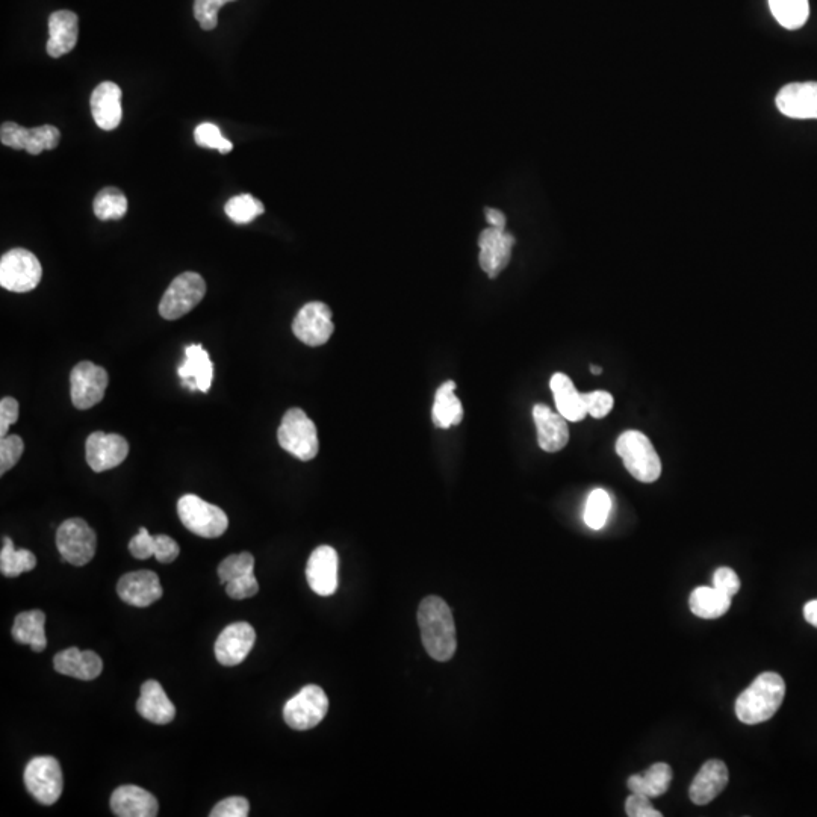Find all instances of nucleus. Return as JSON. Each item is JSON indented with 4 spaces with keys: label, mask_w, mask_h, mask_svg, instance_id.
I'll use <instances>...</instances> for the list:
<instances>
[{
    "label": "nucleus",
    "mask_w": 817,
    "mask_h": 817,
    "mask_svg": "<svg viewBox=\"0 0 817 817\" xmlns=\"http://www.w3.org/2000/svg\"><path fill=\"white\" fill-rule=\"evenodd\" d=\"M424 648L432 659L448 662L456 654V625L453 613L442 598H424L418 609Z\"/></svg>",
    "instance_id": "f257e3e1"
},
{
    "label": "nucleus",
    "mask_w": 817,
    "mask_h": 817,
    "mask_svg": "<svg viewBox=\"0 0 817 817\" xmlns=\"http://www.w3.org/2000/svg\"><path fill=\"white\" fill-rule=\"evenodd\" d=\"M786 683L777 672L758 675L736 701V715L746 725L769 721L783 704Z\"/></svg>",
    "instance_id": "f03ea898"
},
{
    "label": "nucleus",
    "mask_w": 817,
    "mask_h": 817,
    "mask_svg": "<svg viewBox=\"0 0 817 817\" xmlns=\"http://www.w3.org/2000/svg\"><path fill=\"white\" fill-rule=\"evenodd\" d=\"M616 453L621 456L628 473L642 483H653L662 474V462L653 442L642 432L627 430L616 441Z\"/></svg>",
    "instance_id": "7ed1b4c3"
},
{
    "label": "nucleus",
    "mask_w": 817,
    "mask_h": 817,
    "mask_svg": "<svg viewBox=\"0 0 817 817\" xmlns=\"http://www.w3.org/2000/svg\"><path fill=\"white\" fill-rule=\"evenodd\" d=\"M277 441L283 450L303 462L315 459L320 450L317 426L300 407H293L283 415Z\"/></svg>",
    "instance_id": "20e7f679"
},
{
    "label": "nucleus",
    "mask_w": 817,
    "mask_h": 817,
    "mask_svg": "<svg viewBox=\"0 0 817 817\" xmlns=\"http://www.w3.org/2000/svg\"><path fill=\"white\" fill-rule=\"evenodd\" d=\"M178 513L182 524L200 538H220L229 527V518L224 510L215 504L206 503L197 495H184L179 500Z\"/></svg>",
    "instance_id": "39448f33"
},
{
    "label": "nucleus",
    "mask_w": 817,
    "mask_h": 817,
    "mask_svg": "<svg viewBox=\"0 0 817 817\" xmlns=\"http://www.w3.org/2000/svg\"><path fill=\"white\" fill-rule=\"evenodd\" d=\"M206 294V283L200 274L187 271L171 282L159 303L164 320H178L193 311Z\"/></svg>",
    "instance_id": "423d86ee"
},
{
    "label": "nucleus",
    "mask_w": 817,
    "mask_h": 817,
    "mask_svg": "<svg viewBox=\"0 0 817 817\" xmlns=\"http://www.w3.org/2000/svg\"><path fill=\"white\" fill-rule=\"evenodd\" d=\"M329 712V698L320 686L309 684L283 707V719L297 731L317 727Z\"/></svg>",
    "instance_id": "0eeeda50"
},
{
    "label": "nucleus",
    "mask_w": 817,
    "mask_h": 817,
    "mask_svg": "<svg viewBox=\"0 0 817 817\" xmlns=\"http://www.w3.org/2000/svg\"><path fill=\"white\" fill-rule=\"evenodd\" d=\"M56 547L64 562L73 566L87 565L96 554V533L82 518L67 519L56 530Z\"/></svg>",
    "instance_id": "6e6552de"
},
{
    "label": "nucleus",
    "mask_w": 817,
    "mask_h": 817,
    "mask_svg": "<svg viewBox=\"0 0 817 817\" xmlns=\"http://www.w3.org/2000/svg\"><path fill=\"white\" fill-rule=\"evenodd\" d=\"M43 268L34 253L13 249L0 259V285L11 293H29L37 288Z\"/></svg>",
    "instance_id": "1a4fd4ad"
},
{
    "label": "nucleus",
    "mask_w": 817,
    "mask_h": 817,
    "mask_svg": "<svg viewBox=\"0 0 817 817\" xmlns=\"http://www.w3.org/2000/svg\"><path fill=\"white\" fill-rule=\"evenodd\" d=\"M25 786L40 804L53 805L63 795L64 778L53 757H35L25 769Z\"/></svg>",
    "instance_id": "9d476101"
},
{
    "label": "nucleus",
    "mask_w": 817,
    "mask_h": 817,
    "mask_svg": "<svg viewBox=\"0 0 817 817\" xmlns=\"http://www.w3.org/2000/svg\"><path fill=\"white\" fill-rule=\"evenodd\" d=\"M109 377L105 368L90 361L79 362L70 373V395L79 411H87L105 397Z\"/></svg>",
    "instance_id": "9b49d317"
},
{
    "label": "nucleus",
    "mask_w": 817,
    "mask_h": 817,
    "mask_svg": "<svg viewBox=\"0 0 817 817\" xmlns=\"http://www.w3.org/2000/svg\"><path fill=\"white\" fill-rule=\"evenodd\" d=\"M61 132L55 126L44 125L26 129L17 123L7 122L0 129V141L14 150H26L29 155H40L44 150L58 147Z\"/></svg>",
    "instance_id": "f8f14e48"
},
{
    "label": "nucleus",
    "mask_w": 817,
    "mask_h": 817,
    "mask_svg": "<svg viewBox=\"0 0 817 817\" xmlns=\"http://www.w3.org/2000/svg\"><path fill=\"white\" fill-rule=\"evenodd\" d=\"M293 332L297 339L309 347L326 344L335 332L329 306L321 302H311L303 306L294 318Z\"/></svg>",
    "instance_id": "ddd939ff"
},
{
    "label": "nucleus",
    "mask_w": 817,
    "mask_h": 817,
    "mask_svg": "<svg viewBox=\"0 0 817 817\" xmlns=\"http://www.w3.org/2000/svg\"><path fill=\"white\" fill-rule=\"evenodd\" d=\"M87 463L94 473L112 470L122 465L129 454V444L122 435L117 433L94 432L88 436Z\"/></svg>",
    "instance_id": "4468645a"
},
{
    "label": "nucleus",
    "mask_w": 817,
    "mask_h": 817,
    "mask_svg": "<svg viewBox=\"0 0 817 817\" xmlns=\"http://www.w3.org/2000/svg\"><path fill=\"white\" fill-rule=\"evenodd\" d=\"M256 642L255 628L249 622H235L224 628L215 642V657L223 666H237L246 660Z\"/></svg>",
    "instance_id": "2eb2a0df"
},
{
    "label": "nucleus",
    "mask_w": 817,
    "mask_h": 817,
    "mask_svg": "<svg viewBox=\"0 0 817 817\" xmlns=\"http://www.w3.org/2000/svg\"><path fill=\"white\" fill-rule=\"evenodd\" d=\"M515 238L506 230L488 227L479 237L480 267L491 279L500 276L501 271L509 265Z\"/></svg>",
    "instance_id": "dca6fc26"
},
{
    "label": "nucleus",
    "mask_w": 817,
    "mask_h": 817,
    "mask_svg": "<svg viewBox=\"0 0 817 817\" xmlns=\"http://www.w3.org/2000/svg\"><path fill=\"white\" fill-rule=\"evenodd\" d=\"M306 578L312 591L330 597L338 589V553L329 545H321L311 554L306 566Z\"/></svg>",
    "instance_id": "f3484780"
},
{
    "label": "nucleus",
    "mask_w": 817,
    "mask_h": 817,
    "mask_svg": "<svg viewBox=\"0 0 817 817\" xmlns=\"http://www.w3.org/2000/svg\"><path fill=\"white\" fill-rule=\"evenodd\" d=\"M777 106L790 119L817 120V82L786 85L778 93Z\"/></svg>",
    "instance_id": "a211bd4d"
},
{
    "label": "nucleus",
    "mask_w": 817,
    "mask_h": 817,
    "mask_svg": "<svg viewBox=\"0 0 817 817\" xmlns=\"http://www.w3.org/2000/svg\"><path fill=\"white\" fill-rule=\"evenodd\" d=\"M117 594L129 606L149 607L161 600V581L153 571L129 572L120 578Z\"/></svg>",
    "instance_id": "6ab92c4d"
},
{
    "label": "nucleus",
    "mask_w": 817,
    "mask_h": 817,
    "mask_svg": "<svg viewBox=\"0 0 817 817\" xmlns=\"http://www.w3.org/2000/svg\"><path fill=\"white\" fill-rule=\"evenodd\" d=\"M91 114L103 131L119 128L123 119L122 90L114 82H102L91 94Z\"/></svg>",
    "instance_id": "aec40b11"
},
{
    "label": "nucleus",
    "mask_w": 817,
    "mask_h": 817,
    "mask_svg": "<svg viewBox=\"0 0 817 817\" xmlns=\"http://www.w3.org/2000/svg\"><path fill=\"white\" fill-rule=\"evenodd\" d=\"M538 444L547 453L563 450L569 442L568 420L559 412L551 411L547 404H536L533 407Z\"/></svg>",
    "instance_id": "412c9836"
},
{
    "label": "nucleus",
    "mask_w": 817,
    "mask_h": 817,
    "mask_svg": "<svg viewBox=\"0 0 817 817\" xmlns=\"http://www.w3.org/2000/svg\"><path fill=\"white\" fill-rule=\"evenodd\" d=\"M185 362L178 368L182 385L190 391L208 392L214 380V364L209 353L200 344L185 348Z\"/></svg>",
    "instance_id": "4be33fe9"
},
{
    "label": "nucleus",
    "mask_w": 817,
    "mask_h": 817,
    "mask_svg": "<svg viewBox=\"0 0 817 817\" xmlns=\"http://www.w3.org/2000/svg\"><path fill=\"white\" fill-rule=\"evenodd\" d=\"M728 768L721 760H709L703 768L699 769L690 786L689 795L693 804H710L713 799L718 798L725 787L728 786Z\"/></svg>",
    "instance_id": "5701e85b"
},
{
    "label": "nucleus",
    "mask_w": 817,
    "mask_h": 817,
    "mask_svg": "<svg viewBox=\"0 0 817 817\" xmlns=\"http://www.w3.org/2000/svg\"><path fill=\"white\" fill-rule=\"evenodd\" d=\"M111 810L119 817H155L159 805L155 796L138 786H122L111 796Z\"/></svg>",
    "instance_id": "b1692460"
},
{
    "label": "nucleus",
    "mask_w": 817,
    "mask_h": 817,
    "mask_svg": "<svg viewBox=\"0 0 817 817\" xmlns=\"http://www.w3.org/2000/svg\"><path fill=\"white\" fill-rule=\"evenodd\" d=\"M49 35L46 47L49 56L61 58L72 52L78 43V16L69 10L56 11L49 17Z\"/></svg>",
    "instance_id": "393cba45"
},
{
    "label": "nucleus",
    "mask_w": 817,
    "mask_h": 817,
    "mask_svg": "<svg viewBox=\"0 0 817 817\" xmlns=\"http://www.w3.org/2000/svg\"><path fill=\"white\" fill-rule=\"evenodd\" d=\"M55 671L78 680H96L103 671V662L94 651H81L79 648H67L56 654L53 659Z\"/></svg>",
    "instance_id": "a878e982"
},
{
    "label": "nucleus",
    "mask_w": 817,
    "mask_h": 817,
    "mask_svg": "<svg viewBox=\"0 0 817 817\" xmlns=\"http://www.w3.org/2000/svg\"><path fill=\"white\" fill-rule=\"evenodd\" d=\"M137 710L144 719L156 725H167L176 716V707L171 703L161 684L155 680L146 681L141 686Z\"/></svg>",
    "instance_id": "bb28decb"
},
{
    "label": "nucleus",
    "mask_w": 817,
    "mask_h": 817,
    "mask_svg": "<svg viewBox=\"0 0 817 817\" xmlns=\"http://www.w3.org/2000/svg\"><path fill=\"white\" fill-rule=\"evenodd\" d=\"M551 391L556 401L557 412L572 423L583 421L588 415L585 394L577 391L572 380L566 374L556 373L551 377Z\"/></svg>",
    "instance_id": "cd10ccee"
},
{
    "label": "nucleus",
    "mask_w": 817,
    "mask_h": 817,
    "mask_svg": "<svg viewBox=\"0 0 817 817\" xmlns=\"http://www.w3.org/2000/svg\"><path fill=\"white\" fill-rule=\"evenodd\" d=\"M457 385L453 380L442 383L435 395L433 403L432 418L433 423L439 429H450L459 426L463 420V407L459 398L456 397Z\"/></svg>",
    "instance_id": "c85d7f7f"
},
{
    "label": "nucleus",
    "mask_w": 817,
    "mask_h": 817,
    "mask_svg": "<svg viewBox=\"0 0 817 817\" xmlns=\"http://www.w3.org/2000/svg\"><path fill=\"white\" fill-rule=\"evenodd\" d=\"M44 622L46 615L41 610L19 613L13 625L14 640L17 644L29 645L34 653H41L47 647Z\"/></svg>",
    "instance_id": "c756f323"
},
{
    "label": "nucleus",
    "mask_w": 817,
    "mask_h": 817,
    "mask_svg": "<svg viewBox=\"0 0 817 817\" xmlns=\"http://www.w3.org/2000/svg\"><path fill=\"white\" fill-rule=\"evenodd\" d=\"M672 769L666 763H656L648 768L644 774L633 775L628 778V789L631 793L648 796V798H659L665 795L671 786Z\"/></svg>",
    "instance_id": "7c9ffc66"
},
{
    "label": "nucleus",
    "mask_w": 817,
    "mask_h": 817,
    "mask_svg": "<svg viewBox=\"0 0 817 817\" xmlns=\"http://www.w3.org/2000/svg\"><path fill=\"white\" fill-rule=\"evenodd\" d=\"M693 615L703 619H718L730 610L731 598L716 588H696L689 598Z\"/></svg>",
    "instance_id": "2f4dec72"
},
{
    "label": "nucleus",
    "mask_w": 817,
    "mask_h": 817,
    "mask_svg": "<svg viewBox=\"0 0 817 817\" xmlns=\"http://www.w3.org/2000/svg\"><path fill=\"white\" fill-rule=\"evenodd\" d=\"M772 16L789 31L802 28L810 16L808 0H769Z\"/></svg>",
    "instance_id": "473e14b6"
},
{
    "label": "nucleus",
    "mask_w": 817,
    "mask_h": 817,
    "mask_svg": "<svg viewBox=\"0 0 817 817\" xmlns=\"http://www.w3.org/2000/svg\"><path fill=\"white\" fill-rule=\"evenodd\" d=\"M37 566V557L29 550H16L11 538H4L0 551V572L8 578L19 577L23 572H31Z\"/></svg>",
    "instance_id": "72a5a7b5"
},
{
    "label": "nucleus",
    "mask_w": 817,
    "mask_h": 817,
    "mask_svg": "<svg viewBox=\"0 0 817 817\" xmlns=\"http://www.w3.org/2000/svg\"><path fill=\"white\" fill-rule=\"evenodd\" d=\"M94 214L99 220H122L128 212L129 203L123 191L115 187H106L97 193L93 203Z\"/></svg>",
    "instance_id": "f704fd0d"
},
{
    "label": "nucleus",
    "mask_w": 817,
    "mask_h": 817,
    "mask_svg": "<svg viewBox=\"0 0 817 817\" xmlns=\"http://www.w3.org/2000/svg\"><path fill=\"white\" fill-rule=\"evenodd\" d=\"M265 208L261 200L255 199L252 194H240L232 197L224 206L227 217L237 224L252 223L259 215L264 214Z\"/></svg>",
    "instance_id": "c9c22d12"
},
{
    "label": "nucleus",
    "mask_w": 817,
    "mask_h": 817,
    "mask_svg": "<svg viewBox=\"0 0 817 817\" xmlns=\"http://www.w3.org/2000/svg\"><path fill=\"white\" fill-rule=\"evenodd\" d=\"M612 509V500L604 489H595L589 495L585 509V522L592 530H601L606 525Z\"/></svg>",
    "instance_id": "e433bc0d"
},
{
    "label": "nucleus",
    "mask_w": 817,
    "mask_h": 817,
    "mask_svg": "<svg viewBox=\"0 0 817 817\" xmlns=\"http://www.w3.org/2000/svg\"><path fill=\"white\" fill-rule=\"evenodd\" d=\"M250 572H255V557L250 553L232 554L218 566V577L223 585Z\"/></svg>",
    "instance_id": "4c0bfd02"
},
{
    "label": "nucleus",
    "mask_w": 817,
    "mask_h": 817,
    "mask_svg": "<svg viewBox=\"0 0 817 817\" xmlns=\"http://www.w3.org/2000/svg\"><path fill=\"white\" fill-rule=\"evenodd\" d=\"M194 140H196L197 146L203 147V149L218 150L223 155L232 152L233 149V144L226 140L221 135L220 128L212 125V123H202V125L197 126L196 131H194Z\"/></svg>",
    "instance_id": "58836bf2"
},
{
    "label": "nucleus",
    "mask_w": 817,
    "mask_h": 817,
    "mask_svg": "<svg viewBox=\"0 0 817 817\" xmlns=\"http://www.w3.org/2000/svg\"><path fill=\"white\" fill-rule=\"evenodd\" d=\"M23 450H25V444L20 436L8 435L2 438L0 441V474L2 476L13 470L22 457Z\"/></svg>",
    "instance_id": "ea45409f"
},
{
    "label": "nucleus",
    "mask_w": 817,
    "mask_h": 817,
    "mask_svg": "<svg viewBox=\"0 0 817 817\" xmlns=\"http://www.w3.org/2000/svg\"><path fill=\"white\" fill-rule=\"evenodd\" d=\"M229 2H235V0H196L194 17L205 31H212L218 25V11Z\"/></svg>",
    "instance_id": "a19ab883"
},
{
    "label": "nucleus",
    "mask_w": 817,
    "mask_h": 817,
    "mask_svg": "<svg viewBox=\"0 0 817 817\" xmlns=\"http://www.w3.org/2000/svg\"><path fill=\"white\" fill-rule=\"evenodd\" d=\"M259 591V583L256 580L255 572L235 578L226 585V592L233 600H246L255 597Z\"/></svg>",
    "instance_id": "79ce46f5"
},
{
    "label": "nucleus",
    "mask_w": 817,
    "mask_h": 817,
    "mask_svg": "<svg viewBox=\"0 0 817 817\" xmlns=\"http://www.w3.org/2000/svg\"><path fill=\"white\" fill-rule=\"evenodd\" d=\"M250 813V804L243 796H232L218 802L211 811V817H247Z\"/></svg>",
    "instance_id": "37998d69"
},
{
    "label": "nucleus",
    "mask_w": 817,
    "mask_h": 817,
    "mask_svg": "<svg viewBox=\"0 0 817 817\" xmlns=\"http://www.w3.org/2000/svg\"><path fill=\"white\" fill-rule=\"evenodd\" d=\"M613 403L615 401H613L612 394L606 391H594L585 394L586 411H588V415L597 418V420H601V418L610 414Z\"/></svg>",
    "instance_id": "c03bdc74"
},
{
    "label": "nucleus",
    "mask_w": 817,
    "mask_h": 817,
    "mask_svg": "<svg viewBox=\"0 0 817 817\" xmlns=\"http://www.w3.org/2000/svg\"><path fill=\"white\" fill-rule=\"evenodd\" d=\"M625 813L630 817H662L663 814L657 811L651 804L648 796L631 793L625 801Z\"/></svg>",
    "instance_id": "a18cd8bd"
},
{
    "label": "nucleus",
    "mask_w": 817,
    "mask_h": 817,
    "mask_svg": "<svg viewBox=\"0 0 817 817\" xmlns=\"http://www.w3.org/2000/svg\"><path fill=\"white\" fill-rule=\"evenodd\" d=\"M713 588L727 597L733 598L740 591V578L731 568L716 569L713 575Z\"/></svg>",
    "instance_id": "49530a36"
},
{
    "label": "nucleus",
    "mask_w": 817,
    "mask_h": 817,
    "mask_svg": "<svg viewBox=\"0 0 817 817\" xmlns=\"http://www.w3.org/2000/svg\"><path fill=\"white\" fill-rule=\"evenodd\" d=\"M129 551L135 559L146 560L155 556V536L150 535L147 529H140L137 536L129 542Z\"/></svg>",
    "instance_id": "de8ad7c7"
},
{
    "label": "nucleus",
    "mask_w": 817,
    "mask_h": 817,
    "mask_svg": "<svg viewBox=\"0 0 817 817\" xmlns=\"http://www.w3.org/2000/svg\"><path fill=\"white\" fill-rule=\"evenodd\" d=\"M19 401L13 397H5L0 401V438L8 436L10 426L19 420Z\"/></svg>",
    "instance_id": "09e8293b"
},
{
    "label": "nucleus",
    "mask_w": 817,
    "mask_h": 817,
    "mask_svg": "<svg viewBox=\"0 0 817 817\" xmlns=\"http://www.w3.org/2000/svg\"><path fill=\"white\" fill-rule=\"evenodd\" d=\"M179 550L178 542L171 539L167 535L155 536V557L159 563H171L178 559Z\"/></svg>",
    "instance_id": "8fccbe9b"
},
{
    "label": "nucleus",
    "mask_w": 817,
    "mask_h": 817,
    "mask_svg": "<svg viewBox=\"0 0 817 817\" xmlns=\"http://www.w3.org/2000/svg\"><path fill=\"white\" fill-rule=\"evenodd\" d=\"M486 220H488L489 227L506 230V215L498 209H486Z\"/></svg>",
    "instance_id": "3c124183"
},
{
    "label": "nucleus",
    "mask_w": 817,
    "mask_h": 817,
    "mask_svg": "<svg viewBox=\"0 0 817 817\" xmlns=\"http://www.w3.org/2000/svg\"><path fill=\"white\" fill-rule=\"evenodd\" d=\"M804 618L808 624L817 628V600L808 601L804 607Z\"/></svg>",
    "instance_id": "603ef678"
},
{
    "label": "nucleus",
    "mask_w": 817,
    "mask_h": 817,
    "mask_svg": "<svg viewBox=\"0 0 817 817\" xmlns=\"http://www.w3.org/2000/svg\"><path fill=\"white\" fill-rule=\"evenodd\" d=\"M591 371H592V373L595 374V376H598V374L603 373V370H601V367H597V365H592Z\"/></svg>",
    "instance_id": "864d4df0"
}]
</instances>
